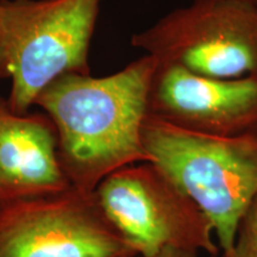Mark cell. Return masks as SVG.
Here are the masks:
<instances>
[{
    "instance_id": "obj_1",
    "label": "cell",
    "mask_w": 257,
    "mask_h": 257,
    "mask_svg": "<svg viewBox=\"0 0 257 257\" xmlns=\"http://www.w3.org/2000/svg\"><path fill=\"white\" fill-rule=\"evenodd\" d=\"M155 66L153 56L144 55L102 78L63 74L38 95L35 105L56 128L60 160L72 187L93 193L115 170L152 162L142 127Z\"/></svg>"
},
{
    "instance_id": "obj_2",
    "label": "cell",
    "mask_w": 257,
    "mask_h": 257,
    "mask_svg": "<svg viewBox=\"0 0 257 257\" xmlns=\"http://www.w3.org/2000/svg\"><path fill=\"white\" fill-rule=\"evenodd\" d=\"M142 142L152 163L211 220L221 256H232L240 219L257 198V131L213 136L148 113Z\"/></svg>"
},
{
    "instance_id": "obj_3",
    "label": "cell",
    "mask_w": 257,
    "mask_h": 257,
    "mask_svg": "<svg viewBox=\"0 0 257 257\" xmlns=\"http://www.w3.org/2000/svg\"><path fill=\"white\" fill-rule=\"evenodd\" d=\"M101 0H0V47L11 92L9 105L28 113L63 74H91L88 51Z\"/></svg>"
},
{
    "instance_id": "obj_4",
    "label": "cell",
    "mask_w": 257,
    "mask_h": 257,
    "mask_svg": "<svg viewBox=\"0 0 257 257\" xmlns=\"http://www.w3.org/2000/svg\"><path fill=\"white\" fill-rule=\"evenodd\" d=\"M93 194L107 223L138 257H153L166 248L220 253L206 214L152 162L115 170Z\"/></svg>"
},
{
    "instance_id": "obj_5",
    "label": "cell",
    "mask_w": 257,
    "mask_h": 257,
    "mask_svg": "<svg viewBox=\"0 0 257 257\" xmlns=\"http://www.w3.org/2000/svg\"><path fill=\"white\" fill-rule=\"evenodd\" d=\"M131 44L159 62L208 78L252 75L257 74V3L193 0L135 34Z\"/></svg>"
},
{
    "instance_id": "obj_6",
    "label": "cell",
    "mask_w": 257,
    "mask_h": 257,
    "mask_svg": "<svg viewBox=\"0 0 257 257\" xmlns=\"http://www.w3.org/2000/svg\"><path fill=\"white\" fill-rule=\"evenodd\" d=\"M0 257H138L107 223L94 194H59L0 205Z\"/></svg>"
},
{
    "instance_id": "obj_7",
    "label": "cell",
    "mask_w": 257,
    "mask_h": 257,
    "mask_svg": "<svg viewBox=\"0 0 257 257\" xmlns=\"http://www.w3.org/2000/svg\"><path fill=\"white\" fill-rule=\"evenodd\" d=\"M148 113L199 134L253 133L257 131V74L216 79L156 61Z\"/></svg>"
},
{
    "instance_id": "obj_8",
    "label": "cell",
    "mask_w": 257,
    "mask_h": 257,
    "mask_svg": "<svg viewBox=\"0 0 257 257\" xmlns=\"http://www.w3.org/2000/svg\"><path fill=\"white\" fill-rule=\"evenodd\" d=\"M72 187L46 113H16L0 96V205L59 194Z\"/></svg>"
},
{
    "instance_id": "obj_9",
    "label": "cell",
    "mask_w": 257,
    "mask_h": 257,
    "mask_svg": "<svg viewBox=\"0 0 257 257\" xmlns=\"http://www.w3.org/2000/svg\"><path fill=\"white\" fill-rule=\"evenodd\" d=\"M231 257H257V198L240 219Z\"/></svg>"
},
{
    "instance_id": "obj_10",
    "label": "cell",
    "mask_w": 257,
    "mask_h": 257,
    "mask_svg": "<svg viewBox=\"0 0 257 257\" xmlns=\"http://www.w3.org/2000/svg\"><path fill=\"white\" fill-rule=\"evenodd\" d=\"M153 257H200V253L187 251V250L175 249V248H166L160 251L157 255ZM218 257V256H217ZM223 257V256H220Z\"/></svg>"
},
{
    "instance_id": "obj_11",
    "label": "cell",
    "mask_w": 257,
    "mask_h": 257,
    "mask_svg": "<svg viewBox=\"0 0 257 257\" xmlns=\"http://www.w3.org/2000/svg\"><path fill=\"white\" fill-rule=\"evenodd\" d=\"M5 78H9L8 67H6V61H5L4 53H3L2 47H0V80H3Z\"/></svg>"
},
{
    "instance_id": "obj_12",
    "label": "cell",
    "mask_w": 257,
    "mask_h": 257,
    "mask_svg": "<svg viewBox=\"0 0 257 257\" xmlns=\"http://www.w3.org/2000/svg\"><path fill=\"white\" fill-rule=\"evenodd\" d=\"M251 2H255V3H257V0H251Z\"/></svg>"
}]
</instances>
